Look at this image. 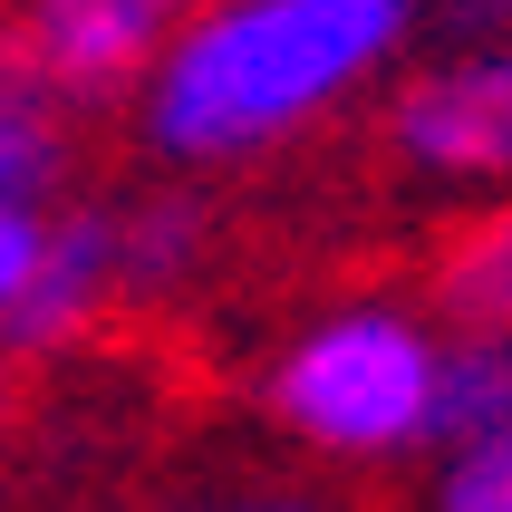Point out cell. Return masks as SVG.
Segmentation results:
<instances>
[{
	"mask_svg": "<svg viewBox=\"0 0 512 512\" xmlns=\"http://www.w3.org/2000/svg\"><path fill=\"white\" fill-rule=\"evenodd\" d=\"M416 0H203L136 78V136L155 165L271 155L406 49Z\"/></svg>",
	"mask_w": 512,
	"mask_h": 512,
	"instance_id": "cell-1",
	"label": "cell"
},
{
	"mask_svg": "<svg viewBox=\"0 0 512 512\" xmlns=\"http://www.w3.org/2000/svg\"><path fill=\"white\" fill-rule=\"evenodd\" d=\"M435 339L426 319L406 310H339L300 329L271 368V406L281 426L310 445V455H339V464H387V455H416L435 445Z\"/></svg>",
	"mask_w": 512,
	"mask_h": 512,
	"instance_id": "cell-2",
	"label": "cell"
},
{
	"mask_svg": "<svg viewBox=\"0 0 512 512\" xmlns=\"http://www.w3.org/2000/svg\"><path fill=\"white\" fill-rule=\"evenodd\" d=\"M194 10L203 0H10L0 49L29 78H49L68 107H97V97H126Z\"/></svg>",
	"mask_w": 512,
	"mask_h": 512,
	"instance_id": "cell-3",
	"label": "cell"
},
{
	"mask_svg": "<svg viewBox=\"0 0 512 512\" xmlns=\"http://www.w3.org/2000/svg\"><path fill=\"white\" fill-rule=\"evenodd\" d=\"M387 145L435 184H512V29H493V49L474 58L406 78L387 107Z\"/></svg>",
	"mask_w": 512,
	"mask_h": 512,
	"instance_id": "cell-4",
	"label": "cell"
},
{
	"mask_svg": "<svg viewBox=\"0 0 512 512\" xmlns=\"http://www.w3.org/2000/svg\"><path fill=\"white\" fill-rule=\"evenodd\" d=\"M107 300H116V223H107V203H78V213L49 223V252H39L29 290L10 300V319H0V348L49 358V348H68Z\"/></svg>",
	"mask_w": 512,
	"mask_h": 512,
	"instance_id": "cell-5",
	"label": "cell"
},
{
	"mask_svg": "<svg viewBox=\"0 0 512 512\" xmlns=\"http://www.w3.org/2000/svg\"><path fill=\"white\" fill-rule=\"evenodd\" d=\"M68 184V97L0 49V194L49 203Z\"/></svg>",
	"mask_w": 512,
	"mask_h": 512,
	"instance_id": "cell-6",
	"label": "cell"
},
{
	"mask_svg": "<svg viewBox=\"0 0 512 512\" xmlns=\"http://www.w3.org/2000/svg\"><path fill=\"white\" fill-rule=\"evenodd\" d=\"M426 281H435V310L455 329H512V203L445 232Z\"/></svg>",
	"mask_w": 512,
	"mask_h": 512,
	"instance_id": "cell-7",
	"label": "cell"
},
{
	"mask_svg": "<svg viewBox=\"0 0 512 512\" xmlns=\"http://www.w3.org/2000/svg\"><path fill=\"white\" fill-rule=\"evenodd\" d=\"M484 426H512V329H455V348L435 358V445Z\"/></svg>",
	"mask_w": 512,
	"mask_h": 512,
	"instance_id": "cell-8",
	"label": "cell"
},
{
	"mask_svg": "<svg viewBox=\"0 0 512 512\" xmlns=\"http://www.w3.org/2000/svg\"><path fill=\"white\" fill-rule=\"evenodd\" d=\"M107 223H116V290H165L203 261V203L194 194H145L126 213H107Z\"/></svg>",
	"mask_w": 512,
	"mask_h": 512,
	"instance_id": "cell-9",
	"label": "cell"
},
{
	"mask_svg": "<svg viewBox=\"0 0 512 512\" xmlns=\"http://www.w3.org/2000/svg\"><path fill=\"white\" fill-rule=\"evenodd\" d=\"M435 512H512V426H484L464 445H445Z\"/></svg>",
	"mask_w": 512,
	"mask_h": 512,
	"instance_id": "cell-10",
	"label": "cell"
},
{
	"mask_svg": "<svg viewBox=\"0 0 512 512\" xmlns=\"http://www.w3.org/2000/svg\"><path fill=\"white\" fill-rule=\"evenodd\" d=\"M39 252H49V213H39V203H10V194H0V319H10V300L29 290Z\"/></svg>",
	"mask_w": 512,
	"mask_h": 512,
	"instance_id": "cell-11",
	"label": "cell"
},
{
	"mask_svg": "<svg viewBox=\"0 0 512 512\" xmlns=\"http://www.w3.org/2000/svg\"><path fill=\"white\" fill-rule=\"evenodd\" d=\"M184 512H319L310 493H232V503H184Z\"/></svg>",
	"mask_w": 512,
	"mask_h": 512,
	"instance_id": "cell-12",
	"label": "cell"
},
{
	"mask_svg": "<svg viewBox=\"0 0 512 512\" xmlns=\"http://www.w3.org/2000/svg\"><path fill=\"white\" fill-rule=\"evenodd\" d=\"M464 29H512V0H455Z\"/></svg>",
	"mask_w": 512,
	"mask_h": 512,
	"instance_id": "cell-13",
	"label": "cell"
},
{
	"mask_svg": "<svg viewBox=\"0 0 512 512\" xmlns=\"http://www.w3.org/2000/svg\"><path fill=\"white\" fill-rule=\"evenodd\" d=\"M10 416H20V348H0V435H10Z\"/></svg>",
	"mask_w": 512,
	"mask_h": 512,
	"instance_id": "cell-14",
	"label": "cell"
}]
</instances>
